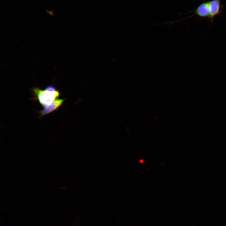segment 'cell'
I'll list each match as a JSON object with an SVG mask.
<instances>
[{
    "label": "cell",
    "mask_w": 226,
    "mask_h": 226,
    "mask_svg": "<svg viewBox=\"0 0 226 226\" xmlns=\"http://www.w3.org/2000/svg\"><path fill=\"white\" fill-rule=\"evenodd\" d=\"M46 11L52 17H53L54 15V10L53 9H52L51 11H49L47 10H46Z\"/></svg>",
    "instance_id": "cell-5"
},
{
    "label": "cell",
    "mask_w": 226,
    "mask_h": 226,
    "mask_svg": "<svg viewBox=\"0 0 226 226\" xmlns=\"http://www.w3.org/2000/svg\"><path fill=\"white\" fill-rule=\"evenodd\" d=\"M140 162L141 163H143V160L141 159L140 160Z\"/></svg>",
    "instance_id": "cell-6"
},
{
    "label": "cell",
    "mask_w": 226,
    "mask_h": 226,
    "mask_svg": "<svg viewBox=\"0 0 226 226\" xmlns=\"http://www.w3.org/2000/svg\"><path fill=\"white\" fill-rule=\"evenodd\" d=\"M32 91L40 104L44 108L51 104L59 97V92L53 86H47L45 90H41L38 87H34Z\"/></svg>",
    "instance_id": "cell-1"
},
{
    "label": "cell",
    "mask_w": 226,
    "mask_h": 226,
    "mask_svg": "<svg viewBox=\"0 0 226 226\" xmlns=\"http://www.w3.org/2000/svg\"><path fill=\"white\" fill-rule=\"evenodd\" d=\"M194 12L195 13L191 16L181 19V20L191 17L195 15H197L201 18H207L209 19L210 12L208 1L202 3L196 8L195 10L190 11L189 12Z\"/></svg>",
    "instance_id": "cell-2"
},
{
    "label": "cell",
    "mask_w": 226,
    "mask_h": 226,
    "mask_svg": "<svg viewBox=\"0 0 226 226\" xmlns=\"http://www.w3.org/2000/svg\"><path fill=\"white\" fill-rule=\"evenodd\" d=\"M210 16L209 19L212 22L214 18L221 12V0H212L208 1Z\"/></svg>",
    "instance_id": "cell-3"
},
{
    "label": "cell",
    "mask_w": 226,
    "mask_h": 226,
    "mask_svg": "<svg viewBox=\"0 0 226 226\" xmlns=\"http://www.w3.org/2000/svg\"><path fill=\"white\" fill-rule=\"evenodd\" d=\"M65 99H57L50 105L45 107L40 111V116H43L58 109L63 104Z\"/></svg>",
    "instance_id": "cell-4"
}]
</instances>
